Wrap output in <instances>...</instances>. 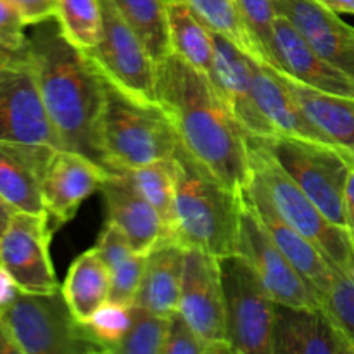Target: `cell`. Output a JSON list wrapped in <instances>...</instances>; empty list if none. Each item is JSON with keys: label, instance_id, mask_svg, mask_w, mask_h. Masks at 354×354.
Returning <instances> with one entry per match:
<instances>
[{"label": "cell", "instance_id": "6da1fadb", "mask_svg": "<svg viewBox=\"0 0 354 354\" xmlns=\"http://www.w3.org/2000/svg\"><path fill=\"white\" fill-rule=\"evenodd\" d=\"M156 93L180 145L232 192L244 194L251 178L248 135L209 76L171 52L158 64Z\"/></svg>", "mask_w": 354, "mask_h": 354}, {"label": "cell", "instance_id": "7a4b0ae2", "mask_svg": "<svg viewBox=\"0 0 354 354\" xmlns=\"http://www.w3.org/2000/svg\"><path fill=\"white\" fill-rule=\"evenodd\" d=\"M28 40L38 90L62 149L92 159L114 175L102 144L104 76L62 35L55 17L33 24Z\"/></svg>", "mask_w": 354, "mask_h": 354}, {"label": "cell", "instance_id": "3957f363", "mask_svg": "<svg viewBox=\"0 0 354 354\" xmlns=\"http://www.w3.org/2000/svg\"><path fill=\"white\" fill-rule=\"evenodd\" d=\"M175 203L168 239L227 258L237 252L242 194L232 192L182 145L173 154Z\"/></svg>", "mask_w": 354, "mask_h": 354}, {"label": "cell", "instance_id": "277c9868", "mask_svg": "<svg viewBox=\"0 0 354 354\" xmlns=\"http://www.w3.org/2000/svg\"><path fill=\"white\" fill-rule=\"evenodd\" d=\"M102 144L113 173L171 159L180 145L175 127L158 102H145L104 78Z\"/></svg>", "mask_w": 354, "mask_h": 354}, {"label": "cell", "instance_id": "5b68a950", "mask_svg": "<svg viewBox=\"0 0 354 354\" xmlns=\"http://www.w3.org/2000/svg\"><path fill=\"white\" fill-rule=\"evenodd\" d=\"M248 151L251 180L263 190L275 213L313 242L335 272L354 266V248L346 232L325 218L258 137L248 135Z\"/></svg>", "mask_w": 354, "mask_h": 354}, {"label": "cell", "instance_id": "8992f818", "mask_svg": "<svg viewBox=\"0 0 354 354\" xmlns=\"http://www.w3.org/2000/svg\"><path fill=\"white\" fill-rule=\"evenodd\" d=\"M10 337L21 354H100L102 346L75 318L62 290H19L9 306L0 310Z\"/></svg>", "mask_w": 354, "mask_h": 354}, {"label": "cell", "instance_id": "52a82bcc", "mask_svg": "<svg viewBox=\"0 0 354 354\" xmlns=\"http://www.w3.org/2000/svg\"><path fill=\"white\" fill-rule=\"evenodd\" d=\"M259 140L325 218L346 232L344 189L354 159L335 147L283 135Z\"/></svg>", "mask_w": 354, "mask_h": 354}, {"label": "cell", "instance_id": "ba28073f", "mask_svg": "<svg viewBox=\"0 0 354 354\" xmlns=\"http://www.w3.org/2000/svg\"><path fill=\"white\" fill-rule=\"evenodd\" d=\"M227 337L235 354H272L275 301L237 254L220 259Z\"/></svg>", "mask_w": 354, "mask_h": 354}, {"label": "cell", "instance_id": "9c48e42d", "mask_svg": "<svg viewBox=\"0 0 354 354\" xmlns=\"http://www.w3.org/2000/svg\"><path fill=\"white\" fill-rule=\"evenodd\" d=\"M102 38L99 45L85 52L100 75L113 85L145 102H158L156 83L158 64L151 57L133 28L118 12L111 0H100Z\"/></svg>", "mask_w": 354, "mask_h": 354}, {"label": "cell", "instance_id": "30bf717a", "mask_svg": "<svg viewBox=\"0 0 354 354\" xmlns=\"http://www.w3.org/2000/svg\"><path fill=\"white\" fill-rule=\"evenodd\" d=\"M235 254L248 263L275 303L297 308H315L322 304L303 277L277 248L245 192L242 194Z\"/></svg>", "mask_w": 354, "mask_h": 354}, {"label": "cell", "instance_id": "8fae6325", "mask_svg": "<svg viewBox=\"0 0 354 354\" xmlns=\"http://www.w3.org/2000/svg\"><path fill=\"white\" fill-rule=\"evenodd\" d=\"M0 142L62 149L45 111L30 57L0 68Z\"/></svg>", "mask_w": 354, "mask_h": 354}, {"label": "cell", "instance_id": "7c38bea8", "mask_svg": "<svg viewBox=\"0 0 354 354\" xmlns=\"http://www.w3.org/2000/svg\"><path fill=\"white\" fill-rule=\"evenodd\" d=\"M183 320L213 354H232L225 320L220 258L199 249H185L180 310Z\"/></svg>", "mask_w": 354, "mask_h": 354}, {"label": "cell", "instance_id": "4fadbf2b", "mask_svg": "<svg viewBox=\"0 0 354 354\" xmlns=\"http://www.w3.org/2000/svg\"><path fill=\"white\" fill-rule=\"evenodd\" d=\"M47 213L16 211L0 235V266L21 290L54 292L61 289L50 258L54 235Z\"/></svg>", "mask_w": 354, "mask_h": 354}, {"label": "cell", "instance_id": "5bb4252c", "mask_svg": "<svg viewBox=\"0 0 354 354\" xmlns=\"http://www.w3.org/2000/svg\"><path fill=\"white\" fill-rule=\"evenodd\" d=\"M107 176L111 173L92 159L68 149H55L41 176V199L52 228L57 230L69 223Z\"/></svg>", "mask_w": 354, "mask_h": 354}, {"label": "cell", "instance_id": "9a60e30c", "mask_svg": "<svg viewBox=\"0 0 354 354\" xmlns=\"http://www.w3.org/2000/svg\"><path fill=\"white\" fill-rule=\"evenodd\" d=\"M214 54L209 69V80L223 99L245 135L259 138L275 137L277 131L266 121L252 92V57L242 52L234 41L213 33Z\"/></svg>", "mask_w": 354, "mask_h": 354}, {"label": "cell", "instance_id": "2e32d148", "mask_svg": "<svg viewBox=\"0 0 354 354\" xmlns=\"http://www.w3.org/2000/svg\"><path fill=\"white\" fill-rule=\"evenodd\" d=\"M272 354H354V344L324 304L275 303Z\"/></svg>", "mask_w": 354, "mask_h": 354}, {"label": "cell", "instance_id": "e0dca14e", "mask_svg": "<svg viewBox=\"0 0 354 354\" xmlns=\"http://www.w3.org/2000/svg\"><path fill=\"white\" fill-rule=\"evenodd\" d=\"M275 9L322 57L354 78V26L320 0H275Z\"/></svg>", "mask_w": 354, "mask_h": 354}, {"label": "cell", "instance_id": "ac0fdd59", "mask_svg": "<svg viewBox=\"0 0 354 354\" xmlns=\"http://www.w3.org/2000/svg\"><path fill=\"white\" fill-rule=\"evenodd\" d=\"M275 69L297 82L354 99V78L322 57L283 14L275 17Z\"/></svg>", "mask_w": 354, "mask_h": 354}, {"label": "cell", "instance_id": "d6986e66", "mask_svg": "<svg viewBox=\"0 0 354 354\" xmlns=\"http://www.w3.org/2000/svg\"><path fill=\"white\" fill-rule=\"evenodd\" d=\"M245 194H248L259 220L263 221L266 232L273 239L277 248L283 252V256L289 259L290 265L297 270V273L303 277L304 282L310 286L317 299L322 303V297L327 294L328 287L334 280L335 270L332 268L330 263L325 259V256L322 254V251L313 242L308 241L297 230H294L275 213L263 190L251 178H249Z\"/></svg>", "mask_w": 354, "mask_h": 354}, {"label": "cell", "instance_id": "ffe728a7", "mask_svg": "<svg viewBox=\"0 0 354 354\" xmlns=\"http://www.w3.org/2000/svg\"><path fill=\"white\" fill-rule=\"evenodd\" d=\"M100 192L106 201L107 221L123 232L135 252L149 254L156 245L168 239V228L161 214L123 175L116 173L107 176Z\"/></svg>", "mask_w": 354, "mask_h": 354}, {"label": "cell", "instance_id": "44dd1931", "mask_svg": "<svg viewBox=\"0 0 354 354\" xmlns=\"http://www.w3.org/2000/svg\"><path fill=\"white\" fill-rule=\"evenodd\" d=\"M328 145L354 159V99L322 92L272 68Z\"/></svg>", "mask_w": 354, "mask_h": 354}, {"label": "cell", "instance_id": "7402d4cb", "mask_svg": "<svg viewBox=\"0 0 354 354\" xmlns=\"http://www.w3.org/2000/svg\"><path fill=\"white\" fill-rule=\"evenodd\" d=\"M55 149L0 142V196L17 211L45 213L41 176Z\"/></svg>", "mask_w": 354, "mask_h": 354}, {"label": "cell", "instance_id": "603a6c76", "mask_svg": "<svg viewBox=\"0 0 354 354\" xmlns=\"http://www.w3.org/2000/svg\"><path fill=\"white\" fill-rule=\"evenodd\" d=\"M185 248L165 239L147 254L145 272L133 306L171 318L180 310Z\"/></svg>", "mask_w": 354, "mask_h": 354}, {"label": "cell", "instance_id": "cb8c5ba5", "mask_svg": "<svg viewBox=\"0 0 354 354\" xmlns=\"http://www.w3.org/2000/svg\"><path fill=\"white\" fill-rule=\"evenodd\" d=\"M252 92L258 109L266 118L277 135L301 138L315 144L328 145L327 140L318 133L317 128L310 123L289 90L283 86L279 76L270 66L259 64L252 59ZM332 147V145H328Z\"/></svg>", "mask_w": 354, "mask_h": 354}, {"label": "cell", "instance_id": "d4e9b609", "mask_svg": "<svg viewBox=\"0 0 354 354\" xmlns=\"http://www.w3.org/2000/svg\"><path fill=\"white\" fill-rule=\"evenodd\" d=\"M61 290L71 313L82 324L109 301L111 272L95 249H88L73 261Z\"/></svg>", "mask_w": 354, "mask_h": 354}, {"label": "cell", "instance_id": "484cf974", "mask_svg": "<svg viewBox=\"0 0 354 354\" xmlns=\"http://www.w3.org/2000/svg\"><path fill=\"white\" fill-rule=\"evenodd\" d=\"M166 9L171 52L192 68L209 75L214 54L213 31L183 0H168Z\"/></svg>", "mask_w": 354, "mask_h": 354}, {"label": "cell", "instance_id": "4316f807", "mask_svg": "<svg viewBox=\"0 0 354 354\" xmlns=\"http://www.w3.org/2000/svg\"><path fill=\"white\" fill-rule=\"evenodd\" d=\"M144 41L156 64L171 54L168 33V0H111Z\"/></svg>", "mask_w": 354, "mask_h": 354}, {"label": "cell", "instance_id": "83f0119b", "mask_svg": "<svg viewBox=\"0 0 354 354\" xmlns=\"http://www.w3.org/2000/svg\"><path fill=\"white\" fill-rule=\"evenodd\" d=\"M54 17L62 35L80 50L90 52L102 38L100 0H55Z\"/></svg>", "mask_w": 354, "mask_h": 354}, {"label": "cell", "instance_id": "f1b7e54d", "mask_svg": "<svg viewBox=\"0 0 354 354\" xmlns=\"http://www.w3.org/2000/svg\"><path fill=\"white\" fill-rule=\"evenodd\" d=\"M131 187L144 197L147 203L158 209L165 220L166 228L171 227L173 203H175V165L171 159L151 162L133 169L120 171Z\"/></svg>", "mask_w": 354, "mask_h": 354}, {"label": "cell", "instance_id": "f546056e", "mask_svg": "<svg viewBox=\"0 0 354 354\" xmlns=\"http://www.w3.org/2000/svg\"><path fill=\"white\" fill-rule=\"evenodd\" d=\"M213 33L234 41L242 52L259 62L258 50L244 26L237 0H183Z\"/></svg>", "mask_w": 354, "mask_h": 354}, {"label": "cell", "instance_id": "4dcf8cb0", "mask_svg": "<svg viewBox=\"0 0 354 354\" xmlns=\"http://www.w3.org/2000/svg\"><path fill=\"white\" fill-rule=\"evenodd\" d=\"M244 26L259 55V64L275 68V0H237Z\"/></svg>", "mask_w": 354, "mask_h": 354}, {"label": "cell", "instance_id": "1f68e13d", "mask_svg": "<svg viewBox=\"0 0 354 354\" xmlns=\"http://www.w3.org/2000/svg\"><path fill=\"white\" fill-rule=\"evenodd\" d=\"M171 318L133 306V322L114 354H162Z\"/></svg>", "mask_w": 354, "mask_h": 354}, {"label": "cell", "instance_id": "d6a6232c", "mask_svg": "<svg viewBox=\"0 0 354 354\" xmlns=\"http://www.w3.org/2000/svg\"><path fill=\"white\" fill-rule=\"evenodd\" d=\"M131 322H133V306L107 301L83 325L88 334L102 346L104 351L114 354L121 341L127 337Z\"/></svg>", "mask_w": 354, "mask_h": 354}, {"label": "cell", "instance_id": "836d02e7", "mask_svg": "<svg viewBox=\"0 0 354 354\" xmlns=\"http://www.w3.org/2000/svg\"><path fill=\"white\" fill-rule=\"evenodd\" d=\"M26 21L10 0H0V61L3 64L30 57Z\"/></svg>", "mask_w": 354, "mask_h": 354}, {"label": "cell", "instance_id": "e575fe53", "mask_svg": "<svg viewBox=\"0 0 354 354\" xmlns=\"http://www.w3.org/2000/svg\"><path fill=\"white\" fill-rule=\"evenodd\" d=\"M322 304L354 344V266L335 272L327 294L322 297Z\"/></svg>", "mask_w": 354, "mask_h": 354}, {"label": "cell", "instance_id": "d590c367", "mask_svg": "<svg viewBox=\"0 0 354 354\" xmlns=\"http://www.w3.org/2000/svg\"><path fill=\"white\" fill-rule=\"evenodd\" d=\"M145 263H147V254L135 252L123 263H120L116 268L111 270L109 301L133 306L145 272Z\"/></svg>", "mask_w": 354, "mask_h": 354}, {"label": "cell", "instance_id": "8d00e7d4", "mask_svg": "<svg viewBox=\"0 0 354 354\" xmlns=\"http://www.w3.org/2000/svg\"><path fill=\"white\" fill-rule=\"evenodd\" d=\"M162 354H213L211 348L190 328L182 318V315L176 313L169 322V332L166 337Z\"/></svg>", "mask_w": 354, "mask_h": 354}, {"label": "cell", "instance_id": "74e56055", "mask_svg": "<svg viewBox=\"0 0 354 354\" xmlns=\"http://www.w3.org/2000/svg\"><path fill=\"white\" fill-rule=\"evenodd\" d=\"M93 249L99 254V258L106 263L109 272L116 268L120 263H123L124 259L130 258L131 254H135L133 248L130 245L128 239L124 237L123 232L116 225L111 223V221H107L106 227L102 228Z\"/></svg>", "mask_w": 354, "mask_h": 354}, {"label": "cell", "instance_id": "f35d334b", "mask_svg": "<svg viewBox=\"0 0 354 354\" xmlns=\"http://www.w3.org/2000/svg\"><path fill=\"white\" fill-rule=\"evenodd\" d=\"M10 2L17 7L28 26L54 17L55 0H10Z\"/></svg>", "mask_w": 354, "mask_h": 354}, {"label": "cell", "instance_id": "ab89813d", "mask_svg": "<svg viewBox=\"0 0 354 354\" xmlns=\"http://www.w3.org/2000/svg\"><path fill=\"white\" fill-rule=\"evenodd\" d=\"M344 218H346V235L354 248V165L348 175L344 189Z\"/></svg>", "mask_w": 354, "mask_h": 354}, {"label": "cell", "instance_id": "60d3db41", "mask_svg": "<svg viewBox=\"0 0 354 354\" xmlns=\"http://www.w3.org/2000/svg\"><path fill=\"white\" fill-rule=\"evenodd\" d=\"M19 290L21 289L17 287V283L14 282L12 277L9 275V272L0 266V310L9 306V304L16 299Z\"/></svg>", "mask_w": 354, "mask_h": 354}, {"label": "cell", "instance_id": "b9f144b4", "mask_svg": "<svg viewBox=\"0 0 354 354\" xmlns=\"http://www.w3.org/2000/svg\"><path fill=\"white\" fill-rule=\"evenodd\" d=\"M0 354H21L19 349H17L16 342L10 337L9 330H7L6 324L0 318Z\"/></svg>", "mask_w": 354, "mask_h": 354}, {"label": "cell", "instance_id": "7bdbcfd3", "mask_svg": "<svg viewBox=\"0 0 354 354\" xmlns=\"http://www.w3.org/2000/svg\"><path fill=\"white\" fill-rule=\"evenodd\" d=\"M320 2L337 14H354V0H320Z\"/></svg>", "mask_w": 354, "mask_h": 354}, {"label": "cell", "instance_id": "ee69618b", "mask_svg": "<svg viewBox=\"0 0 354 354\" xmlns=\"http://www.w3.org/2000/svg\"><path fill=\"white\" fill-rule=\"evenodd\" d=\"M16 211L17 209L12 206V204H9L2 196H0V235L3 234V230L7 228L10 218L14 216V213H16Z\"/></svg>", "mask_w": 354, "mask_h": 354}, {"label": "cell", "instance_id": "f6af8a7d", "mask_svg": "<svg viewBox=\"0 0 354 354\" xmlns=\"http://www.w3.org/2000/svg\"><path fill=\"white\" fill-rule=\"evenodd\" d=\"M2 66H3V62H2V61H0V68H2Z\"/></svg>", "mask_w": 354, "mask_h": 354}]
</instances>
